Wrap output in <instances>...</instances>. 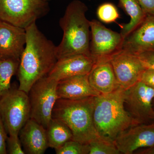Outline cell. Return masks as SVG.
<instances>
[{
    "instance_id": "cell-1",
    "label": "cell",
    "mask_w": 154,
    "mask_h": 154,
    "mask_svg": "<svg viewBox=\"0 0 154 154\" xmlns=\"http://www.w3.org/2000/svg\"><path fill=\"white\" fill-rule=\"evenodd\" d=\"M25 30L26 45L20 58L17 73L18 88L28 94L36 82L47 76L58 58L57 46L39 30L36 22Z\"/></svg>"
},
{
    "instance_id": "cell-2",
    "label": "cell",
    "mask_w": 154,
    "mask_h": 154,
    "mask_svg": "<svg viewBox=\"0 0 154 154\" xmlns=\"http://www.w3.org/2000/svg\"><path fill=\"white\" fill-rule=\"evenodd\" d=\"M124 99L125 90L120 87L94 97L93 118L99 137L113 142L121 133L137 125L126 110Z\"/></svg>"
},
{
    "instance_id": "cell-3",
    "label": "cell",
    "mask_w": 154,
    "mask_h": 154,
    "mask_svg": "<svg viewBox=\"0 0 154 154\" xmlns=\"http://www.w3.org/2000/svg\"><path fill=\"white\" fill-rule=\"evenodd\" d=\"M88 11L86 4L80 0H73L67 6L59 21L63 36L57 46L58 59L74 54L91 56V25L86 15Z\"/></svg>"
},
{
    "instance_id": "cell-4",
    "label": "cell",
    "mask_w": 154,
    "mask_h": 154,
    "mask_svg": "<svg viewBox=\"0 0 154 154\" xmlns=\"http://www.w3.org/2000/svg\"><path fill=\"white\" fill-rule=\"evenodd\" d=\"M94 97L57 99L53 110L52 118L66 125L72 133L73 140L85 144L99 137L93 118Z\"/></svg>"
},
{
    "instance_id": "cell-5",
    "label": "cell",
    "mask_w": 154,
    "mask_h": 154,
    "mask_svg": "<svg viewBox=\"0 0 154 154\" xmlns=\"http://www.w3.org/2000/svg\"><path fill=\"white\" fill-rule=\"evenodd\" d=\"M0 116L8 135H19L30 118L28 94L19 88H11L0 98Z\"/></svg>"
},
{
    "instance_id": "cell-6",
    "label": "cell",
    "mask_w": 154,
    "mask_h": 154,
    "mask_svg": "<svg viewBox=\"0 0 154 154\" xmlns=\"http://www.w3.org/2000/svg\"><path fill=\"white\" fill-rule=\"evenodd\" d=\"M50 11L43 0H0V20L25 29Z\"/></svg>"
},
{
    "instance_id": "cell-7",
    "label": "cell",
    "mask_w": 154,
    "mask_h": 154,
    "mask_svg": "<svg viewBox=\"0 0 154 154\" xmlns=\"http://www.w3.org/2000/svg\"><path fill=\"white\" fill-rule=\"evenodd\" d=\"M57 85V82L46 76L36 82L28 94L30 118L46 129L52 119L53 110L58 99Z\"/></svg>"
},
{
    "instance_id": "cell-8",
    "label": "cell",
    "mask_w": 154,
    "mask_h": 154,
    "mask_svg": "<svg viewBox=\"0 0 154 154\" xmlns=\"http://www.w3.org/2000/svg\"><path fill=\"white\" fill-rule=\"evenodd\" d=\"M154 88L139 81L125 90V105L137 124L154 122Z\"/></svg>"
},
{
    "instance_id": "cell-9",
    "label": "cell",
    "mask_w": 154,
    "mask_h": 154,
    "mask_svg": "<svg viewBox=\"0 0 154 154\" xmlns=\"http://www.w3.org/2000/svg\"><path fill=\"white\" fill-rule=\"evenodd\" d=\"M90 55L95 62L110 58L122 49L124 38L121 33L106 28L97 20L90 21Z\"/></svg>"
},
{
    "instance_id": "cell-10",
    "label": "cell",
    "mask_w": 154,
    "mask_h": 154,
    "mask_svg": "<svg viewBox=\"0 0 154 154\" xmlns=\"http://www.w3.org/2000/svg\"><path fill=\"white\" fill-rule=\"evenodd\" d=\"M109 61L119 85L125 90L140 81L146 69L137 55L122 49L112 56Z\"/></svg>"
},
{
    "instance_id": "cell-11",
    "label": "cell",
    "mask_w": 154,
    "mask_h": 154,
    "mask_svg": "<svg viewBox=\"0 0 154 154\" xmlns=\"http://www.w3.org/2000/svg\"><path fill=\"white\" fill-rule=\"evenodd\" d=\"M120 153L131 154L142 148L154 147V122L137 124L121 133L114 142Z\"/></svg>"
},
{
    "instance_id": "cell-12",
    "label": "cell",
    "mask_w": 154,
    "mask_h": 154,
    "mask_svg": "<svg viewBox=\"0 0 154 154\" xmlns=\"http://www.w3.org/2000/svg\"><path fill=\"white\" fill-rule=\"evenodd\" d=\"M95 63L91 56L85 54L64 57L57 60L47 76L58 82L75 76L88 75Z\"/></svg>"
},
{
    "instance_id": "cell-13",
    "label": "cell",
    "mask_w": 154,
    "mask_h": 154,
    "mask_svg": "<svg viewBox=\"0 0 154 154\" xmlns=\"http://www.w3.org/2000/svg\"><path fill=\"white\" fill-rule=\"evenodd\" d=\"M122 50L135 54L154 50V15H147L125 38Z\"/></svg>"
},
{
    "instance_id": "cell-14",
    "label": "cell",
    "mask_w": 154,
    "mask_h": 154,
    "mask_svg": "<svg viewBox=\"0 0 154 154\" xmlns=\"http://www.w3.org/2000/svg\"><path fill=\"white\" fill-rule=\"evenodd\" d=\"M26 42L25 29L0 20V55L20 60Z\"/></svg>"
},
{
    "instance_id": "cell-15",
    "label": "cell",
    "mask_w": 154,
    "mask_h": 154,
    "mask_svg": "<svg viewBox=\"0 0 154 154\" xmlns=\"http://www.w3.org/2000/svg\"><path fill=\"white\" fill-rule=\"evenodd\" d=\"M19 137L25 154H44L49 147L46 128L32 119L20 130Z\"/></svg>"
},
{
    "instance_id": "cell-16",
    "label": "cell",
    "mask_w": 154,
    "mask_h": 154,
    "mask_svg": "<svg viewBox=\"0 0 154 154\" xmlns=\"http://www.w3.org/2000/svg\"><path fill=\"white\" fill-rule=\"evenodd\" d=\"M88 79L92 88L100 94H109L120 87L108 59L95 62L88 74Z\"/></svg>"
},
{
    "instance_id": "cell-17",
    "label": "cell",
    "mask_w": 154,
    "mask_h": 154,
    "mask_svg": "<svg viewBox=\"0 0 154 154\" xmlns=\"http://www.w3.org/2000/svg\"><path fill=\"white\" fill-rule=\"evenodd\" d=\"M58 99H79L100 95L90 85L88 74L75 76L58 82Z\"/></svg>"
},
{
    "instance_id": "cell-18",
    "label": "cell",
    "mask_w": 154,
    "mask_h": 154,
    "mask_svg": "<svg viewBox=\"0 0 154 154\" xmlns=\"http://www.w3.org/2000/svg\"><path fill=\"white\" fill-rule=\"evenodd\" d=\"M119 5L129 16L128 23L121 25L120 33L125 38L143 22L146 14L141 8L137 0H119Z\"/></svg>"
},
{
    "instance_id": "cell-19",
    "label": "cell",
    "mask_w": 154,
    "mask_h": 154,
    "mask_svg": "<svg viewBox=\"0 0 154 154\" xmlns=\"http://www.w3.org/2000/svg\"><path fill=\"white\" fill-rule=\"evenodd\" d=\"M46 129L49 147L55 150L73 140L71 130L59 119L52 118Z\"/></svg>"
},
{
    "instance_id": "cell-20",
    "label": "cell",
    "mask_w": 154,
    "mask_h": 154,
    "mask_svg": "<svg viewBox=\"0 0 154 154\" xmlns=\"http://www.w3.org/2000/svg\"><path fill=\"white\" fill-rule=\"evenodd\" d=\"M19 60L0 55V98L11 89V79L18 71Z\"/></svg>"
},
{
    "instance_id": "cell-21",
    "label": "cell",
    "mask_w": 154,
    "mask_h": 154,
    "mask_svg": "<svg viewBox=\"0 0 154 154\" xmlns=\"http://www.w3.org/2000/svg\"><path fill=\"white\" fill-rule=\"evenodd\" d=\"M88 154H119L114 142L99 137L88 144Z\"/></svg>"
},
{
    "instance_id": "cell-22",
    "label": "cell",
    "mask_w": 154,
    "mask_h": 154,
    "mask_svg": "<svg viewBox=\"0 0 154 154\" xmlns=\"http://www.w3.org/2000/svg\"><path fill=\"white\" fill-rule=\"evenodd\" d=\"M97 15L100 21L105 23L115 22L119 18L118 10L113 4L105 3L99 6Z\"/></svg>"
},
{
    "instance_id": "cell-23",
    "label": "cell",
    "mask_w": 154,
    "mask_h": 154,
    "mask_svg": "<svg viewBox=\"0 0 154 154\" xmlns=\"http://www.w3.org/2000/svg\"><path fill=\"white\" fill-rule=\"evenodd\" d=\"M55 150L57 154H88L89 152L88 144H85L73 140L66 142Z\"/></svg>"
},
{
    "instance_id": "cell-24",
    "label": "cell",
    "mask_w": 154,
    "mask_h": 154,
    "mask_svg": "<svg viewBox=\"0 0 154 154\" xmlns=\"http://www.w3.org/2000/svg\"><path fill=\"white\" fill-rule=\"evenodd\" d=\"M7 153L10 154H25L19 135H8L7 139Z\"/></svg>"
},
{
    "instance_id": "cell-25",
    "label": "cell",
    "mask_w": 154,
    "mask_h": 154,
    "mask_svg": "<svg viewBox=\"0 0 154 154\" xmlns=\"http://www.w3.org/2000/svg\"><path fill=\"white\" fill-rule=\"evenodd\" d=\"M146 68L154 69V50L136 54Z\"/></svg>"
},
{
    "instance_id": "cell-26",
    "label": "cell",
    "mask_w": 154,
    "mask_h": 154,
    "mask_svg": "<svg viewBox=\"0 0 154 154\" xmlns=\"http://www.w3.org/2000/svg\"><path fill=\"white\" fill-rule=\"evenodd\" d=\"M8 134L6 132L2 120L0 116V154L7 153V139Z\"/></svg>"
},
{
    "instance_id": "cell-27",
    "label": "cell",
    "mask_w": 154,
    "mask_h": 154,
    "mask_svg": "<svg viewBox=\"0 0 154 154\" xmlns=\"http://www.w3.org/2000/svg\"><path fill=\"white\" fill-rule=\"evenodd\" d=\"M140 81L146 85L154 88V69L146 68L144 70L141 76Z\"/></svg>"
},
{
    "instance_id": "cell-28",
    "label": "cell",
    "mask_w": 154,
    "mask_h": 154,
    "mask_svg": "<svg viewBox=\"0 0 154 154\" xmlns=\"http://www.w3.org/2000/svg\"><path fill=\"white\" fill-rule=\"evenodd\" d=\"M146 15H154V0H137Z\"/></svg>"
},
{
    "instance_id": "cell-29",
    "label": "cell",
    "mask_w": 154,
    "mask_h": 154,
    "mask_svg": "<svg viewBox=\"0 0 154 154\" xmlns=\"http://www.w3.org/2000/svg\"><path fill=\"white\" fill-rule=\"evenodd\" d=\"M43 1H45V2H50V1H52V0H43Z\"/></svg>"
},
{
    "instance_id": "cell-30",
    "label": "cell",
    "mask_w": 154,
    "mask_h": 154,
    "mask_svg": "<svg viewBox=\"0 0 154 154\" xmlns=\"http://www.w3.org/2000/svg\"><path fill=\"white\" fill-rule=\"evenodd\" d=\"M153 102H154V101H153Z\"/></svg>"
},
{
    "instance_id": "cell-31",
    "label": "cell",
    "mask_w": 154,
    "mask_h": 154,
    "mask_svg": "<svg viewBox=\"0 0 154 154\" xmlns=\"http://www.w3.org/2000/svg\"></svg>"
},
{
    "instance_id": "cell-32",
    "label": "cell",
    "mask_w": 154,
    "mask_h": 154,
    "mask_svg": "<svg viewBox=\"0 0 154 154\" xmlns=\"http://www.w3.org/2000/svg\"></svg>"
}]
</instances>
